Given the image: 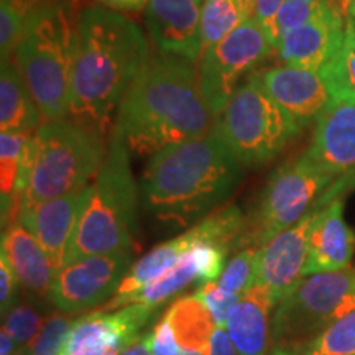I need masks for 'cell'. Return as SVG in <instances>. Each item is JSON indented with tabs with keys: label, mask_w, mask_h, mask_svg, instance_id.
I'll list each match as a JSON object with an SVG mask.
<instances>
[{
	"label": "cell",
	"mask_w": 355,
	"mask_h": 355,
	"mask_svg": "<svg viewBox=\"0 0 355 355\" xmlns=\"http://www.w3.org/2000/svg\"><path fill=\"white\" fill-rule=\"evenodd\" d=\"M148 60L132 19L107 7L84 8L76 21L69 119L104 135Z\"/></svg>",
	"instance_id": "obj_1"
},
{
	"label": "cell",
	"mask_w": 355,
	"mask_h": 355,
	"mask_svg": "<svg viewBox=\"0 0 355 355\" xmlns=\"http://www.w3.org/2000/svg\"><path fill=\"white\" fill-rule=\"evenodd\" d=\"M216 123L194 61L159 55L148 60L128 89L114 127L132 152L152 157L170 145L209 135Z\"/></svg>",
	"instance_id": "obj_2"
},
{
	"label": "cell",
	"mask_w": 355,
	"mask_h": 355,
	"mask_svg": "<svg viewBox=\"0 0 355 355\" xmlns=\"http://www.w3.org/2000/svg\"><path fill=\"white\" fill-rule=\"evenodd\" d=\"M242 175L243 165L214 130L152 155L141 176V202L163 224L191 227L225 206Z\"/></svg>",
	"instance_id": "obj_3"
},
{
	"label": "cell",
	"mask_w": 355,
	"mask_h": 355,
	"mask_svg": "<svg viewBox=\"0 0 355 355\" xmlns=\"http://www.w3.org/2000/svg\"><path fill=\"white\" fill-rule=\"evenodd\" d=\"M128 150L123 135L114 127L105 158L89 186V196L71 235L64 263L87 255L132 254L139 186L132 175Z\"/></svg>",
	"instance_id": "obj_4"
},
{
	"label": "cell",
	"mask_w": 355,
	"mask_h": 355,
	"mask_svg": "<svg viewBox=\"0 0 355 355\" xmlns=\"http://www.w3.org/2000/svg\"><path fill=\"white\" fill-rule=\"evenodd\" d=\"M105 152L102 133L69 117L44 121L33 133L32 166L21 204L50 201L86 188L99 173Z\"/></svg>",
	"instance_id": "obj_5"
},
{
	"label": "cell",
	"mask_w": 355,
	"mask_h": 355,
	"mask_svg": "<svg viewBox=\"0 0 355 355\" xmlns=\"http://www.w3.org/2000/svg\"><path fill=\"white\" fill-rule=\"evenodd\" d=\"M76 25L68 3L53 7L17 44L10 60L19 68L44 121L69 117Z\"/></svg>",
	"instance_id": "obj_6"
},
{
	"label": "cell",
	"mask_w": 355,
	"mask_h": 355,
	"mask_svg": "<svg viewBox=\"0 0 355 355\" xmlns=\"http://www.w3.org/2000/svg\"><path fill=\"white\" fill-rule=\"evenodd\" d=\"M216 130L243 168H250L273 159L301 128L252 74L217 115Z\"/></svg>",
	"instance_id": "obj_7"
},
{
	"label": "cell",
	"mask_w": 355,
	"mask_h": 355,
	"mask_svg": "<svg viewBox=\"0 0 355 355\" xmlns=\"http://www.w3.org/2000/svg\"><path fill=\"white\" fill-rule=\"evenodd\" d=\"M355 309V268L304 277L277 304L273 350L296 352Z\"/></svg>",
	"instance_id": "obj_8"
},
{
	"label": "cell",
	"mask_w": 355,
	"mask_h": 355,
	"mask_svg": "<svg viewBox=\"0 0 355 355\" xmlns=\"http://www.w3.org/2000/svg\"><path fill=\"white\" fill-rule=\"evenodd\" d=\"M336 178L314 165L303 153L279 165L261 191L257 207L247 217L239 250L260 248L318 207Z\"/></svg>",
	"instance_id": "obj_9"
},
{
	"label": "cell",
	"mask_w": 355,
	"mask_h": 355,
	"mask_svg": "<svg viewBox=\"0 0 355 355\" xmlns=\"http://www.w3.org/2000/svg\"><path fill=\"white\" fill-rule=\"evenodd\" d=\"M275 51L272 42L254 19H248L198 60L201 91L212 112L219 115L243 78L257 73Z\"/></svg>",
	"instance_id": "obj_10"
},
{
	"label": "cell",
	"mask_w": 355,
	"mask_h": 355,
	"mask_svg": "<svg viewBox=\"0 0 355 355\" xmlns=\"http://www.w3.org/2000/svg\"><path fill=\"white\" fill-rule=\"evenodd\" d=\"M132 266L130 252L87 255L66 261L58 270L48 300L68 314L104 306Z\"/></svg>",
	"instance_id": "obj_11"
},
{
	"label": "cell",
	"mask_w": 355,
	"mask_h": 355,
	"mask_svg": "<svg viewBox=\"0 0 355 355\" xmlns=\"http://www.w3.org/2000/svg\"><path fill=\"white\" fill-rule=\"evenodd\" d=\"M155 309L146 304H128L78 318L60 355H119L140 336Z\"/></svg>",
	"instance_id": "obj_12"
},
{
	"label": "cell",
	"mask_w": 355,
	"mask_h": 355,
	"mask_svg": "<svg viewBox=\"0 0 355 355\" xmlns=\"http://www.w3.org/2000/svg\"><path fill=\"white\" fill-rule=\"evenodd\" d=\"M318 212L319 206L259 248L255 283L268 288L278 303L306 277L309 237Z\"/></svg>",
	"instance_id": "obj_13"
},
{
	"label": "cell",
	"mask_w": 355,
	"mask_h": 355,
	"mask_svg": "<svg viewBox=\"0 0 355 355\" xmlns=\"http://www.w3.org/2000/svg\"><path fill=\"white\" fill-rule=\"evenodd\" d=\"M314 165L337 178H355V97L332 94L316 119L313 140L304 152Z\"/></svg>",
	"instance_id": "obj_14"
},
{
	"label": "cell",
	"mask_w": 355,
	"mask_h": 355,
	"mask_svg": "<svg viewBox=\"0 0 355 355\" xmlns=\"http://www.w3.org/2000/svg\"><path fill=\"white\" fill-rule=\"evenodd\" d=\"M344 13L331 0L316 17L279 40L275 51L286 66L322 71L340 51L345 38Z\"/></svg>",
	"instance_id": "obj_15"
},
{
	"label": "cell",
	"mask_w": 355,
	"mask_h": 355,
	"mask_svg": "<svg viewBox=\"0 0 355 355\" xmlns=\"http://www.w3.org/2000/svg\"><path fill=\"white\" fill-rule=\"evenodd\" d=\"M255 76L301 130L311 122H316L332 97L329 84L321 71L283 64L261 69Z\"/></svg>",
	"instance_id": "obj_16"
},
{
	"label": "cell",
	"mask_w": 355,
	"mask_h": 355,
	"mask_svg": "<svg viewBox=\"0 0 355 355\" xmlns=\"http://www.w3.org/2000/svg\"><path fill=\"white\" fill-rule=\"evenodd\" d=\"M204 0H148L145 20L162 55L198 61L201 58Z\"/></svg>",
	"instance_id": "obj_17"
},
{
	"label": "cell",
	"mask_w": 355,
	"mask_h": 355,
	"mask_svg": "<svg viewBox=\"0 0 355 355\" xmlns=\"http://www.w3.org/2000/svg\"><path fill=\"white\" fill-rule=\"evenodd\" d=\"M89 186L50 201L20 206L19 220L37 237L58 268L64 265L71 235L89 196Z\"/></svg>",
	"instance_id": "obj_18"
},
{
	"label": "cell",
	"mask_w": 355,
	"mask_h": 355,
	"mask_svg": "<svg viewBox=\"0 0 355 355\" xmlns=\"http://www.w3.org/2000/svg\"><path fill=\"white\" fill-rule=\"evenodd\" d=\"M355 254V232L344 219V198L319 206L309 237L306 277L349 268Z\"/></svg>",
	"instance_id": "obj_19"
},
{
	"label": "cell",
	"mask_w": 355,
	"mask_h": 355,
	"mask_svg": "<svg viewBox=\"0 0 355 355\" xmlns=\"http://www.w3.org/2000/svg\"><path fill=\"white\" fill-rule=\"evenodd\" d=\"M278 301L255 283L243 293L225 324L239 355H270L273 350V313Z\"/></svg>",
	"instance_id": "obj_20"
},
{
	"label": "cell",
	"mask_w": 355,
	"mask_h": 355,
	"mask_svg": "<svg viewBox=\"0 0 355 355\" xmlns=\"http://www.w3.org/2000/svg\"><path fill=\"white\" fill-rule=\"evenodd\" d=\"M0 255L6 257L21 290L37 298H48L60 268L21 220L17 219L7 225L2 235Z\"/></svg>",
	"instance_id": "obj_21"
},
{
	"label": "cell",
	"mask_w": 355,
	"mask_h": 355,
	"mask_svg": "<svg viewBox=\"0 0 355 355\" xmlns=\"http://www.w3.org/2000/svg\"><path fill=\"white\" fill-rule=\"evenodd\" d=\"M194 242H196V232H194L193 225H191L186 232L159 243L153 250H150L139 261L132 263L130 270L123 277L115 295L104 306H101V309L115 311L130 304L137 293L144 290L153 279H157L163 273L168 272L186 252L191 250Z\"/></svg>",
	"instance_id": "obj_22"
},
{
	"label": "cell",
	"mask_w": 355,
	"mask_h": 355,
	"mask_svg": "<svg viewBox=\"0 0 355 355\" xmlns=\"http://www.w3.org/2000/svg\"><path fill=\"white\" fill-rule=\"evenodd\" d=\"M44 115L12 60L2 61L0 69V130L35 133Z\"/></svg>",
	"instance_id": "obj_23"
},
{
	"label": "cell",
	"mask_w": 355,
	"mask_h": 355,
	"mask_svg": "<svg viewBox=\"0 0 355 355\" xmlns=\"http://www.w3.org/2000/svg\"><path fill=\"white\" fill-rule=\"evenodd\" d=\"M165 316L171 324L181 350H199L209 354L216 321L207 306L196 295L176 300L168 306Z\"/></svg>",
	"instance_id": "obj_24"
},
{
	"label": "cell",
	"mask_w": 355,
	"mask_h": 355,
	"mask_svg": "<svg viewBox=\"0 0 355 355\" xmlns=\"http://www.w3.org/2000/svg\"><path fill=\"white\" fill-rule=\"evenodd\" d=\"M63 0H0V55L10 60L17 44Z\"/></svg>",
	"instance_id": "obj_25"
},
{
	"label": "cell",
	"mask_w": 355,
	"mask_h": 355,
	"mask_svg": "<svg viewBox=\"0 0 355 355\" xmlns=\"http://www.w3.org/2000/svg\"><path fill=\"white\" fill-rule=\"evenodd\" d=\"M254 17L248 0H204L201 10V55Z\"/></svg>",
	"instance_id": "obj_26"
},
{
	"label": "cell",
	"mask_w": 355,
	"mask_h": 355,
	"mask_svg": "<svg viewBox=\"0 0 355 355\" xmlns=\"http://www.w3.org/2000/svg\"><path fill=\"white\" fill-rule=\"evenodd\" d=\"M193 282H198V268L191 252H186L168 272L137 293L130 304H146L158 308L159 304L183 291Z\"/></svg>",
	"instance_id": "obj_27"
},
{
	"label": "cell",
	"mask_w": 355,
	"mask_h": 355,
	"mask_svg": "<svg viewBox=\"0 0 355 355\" xmlns=\"http://www.w3.org/2000/svg\"><path fill=\"white\" fill-rule=\"evenodd\" d=\"M277 355H355V309L337 319L316 339L296 352H278Z\"/></svg>",
	"instance_id": "obj_28"
},
{
	"label": "cell",
	"mask_w": 355,
	"mask_h": 355,
	"mask_svg": "<svg viewBox=\"0 0 355 355\" xmlns=\"http://www.w3.org/2000/svg\"><path fill=\"white\" fill-rule=\"evenodd\" d=\"M331 87V94H347L355 97V30L347 20L345 38L334 61L322 71Z\"/></svg>",
	"instance_id": "obj_29"
},
{
	"label": "cell",
	"mask_w": 355,
	"mask_h": 355,
	"mask_svg": "<svg viewBox=\"0 0 355 355\" xmlns=\"http://www.w3.org/2000/svg\"><path fill=\"white\" fill-rule=\"evenodd\" d=\"M2 327H6L8 334L15 340L20 355H26L30 345L37 339L40 329L43 326V314L33 303H20L17 301L2 316Z\"/></svg>",
	"instance_id": "obj_30"
},
{
	"label": "cell",
	"mask_w": 355,
	"mask_h": 355,
	"mask_svg": "<svg viewBox=\"0 0 355 355\" xmlns=\"http://www.w3.org/2000/svg\"><path fill=\"white\" fill-rule=\"evenodd\" d=\"M259 248H242L235 254L217 279L220 291L229 295H243L255 283V268Z\"/></svg>",
	"instance_id": "obj_31"
},
{
	"label": "cell",
	"mask_w": 355,
	"mask_h": 355,
	"mask_svg": "<svg viewBox=\"0 0 355 355\" xmlns=\"http://www.w3.org/2000/svg\"><path fill=\"white\" fill-rule=\"evenodd\" d=\"M74 314L63 313L58 309L51 316L44 318L42 329H40L37 339L30 345L26 355H60L61 349L64 347L71 327L76 319Z\"/></svg>",
	"instance_id": "obj_32"
},
{
	"label": "cell",
	"mask_w": 355,
	"mask_h": 355,
	"mask_svg": "<svg viewBox=\"0 0 355 355\" xmlns=\"http://www.w3.org/2000/svg\"><path fill=\"white\" fill-rule=\"evenodd\" d=\"M331 0H286L275 21V48L279 40L316 17Z\"/></svg>",
	"instance_id": "obj_33"
},
{
	"label": "cell",
	"mask_w": 355,
	"mask_h": 355,
	"mask_svg": "<svg viewBox=\"0 0 355 355\" xmlns=\"http://www.w3.org/2000/svg\"><path fill=\"white\" fill-rule=\"evenodd\" d=\"M193 229L196 232V242H194V245L191 247L189 252L193 255L194 263H196L198 268V282L201 285L202 283L217 282V278L224 272L225 257H227L229 250L225 247L217 245L214 242L201 241L194 225Z\"/></svg>",
	"instance_id": "obj_34"
},
{
	"label": "cell",
	"mask_w": 355,
	"mask_h": 355,
	"mask_svg": "<svg viewBox=\"0 0 355 355\" xmlns=\"http://www.w3.org/2000/svg\"><path fill=\"white\" fill-rule=\"evenodd\" d=\"M194 295H196L198 298L207 306V309L211 311L212 318H214L216 326L219 327H225L230 313H232L242 296V295H229V293L220 291L216 282L202 283Z\"/></svg>",
	"instance_id": "obj_35"
},
{
	"label": "cell",
	"mask_w": 355,
	"mask_h": 355,
	"mask_svg": "<svg viewBox=\"0 0 355 355\" xmlns=\"http://www.w3.org/2000/svg\"><path fill=\"white\" fill-rule=\"evenodd\" d=\"M150 350H152V355H180L181 352L166 316L159 319L153 326V331L150 332Z\"/></svg>",
	"instance_id": "obj_36"
},
{
	"label": "cell",
	"mask_w": 355,
	"mask_h": 355,
	"mask_svg": "<svg viewBox=\"0 0 355 355\" xmlns=\"http://www.w3.org/2000/svg\"><path fill=\"white\" fill-rule=\"evenodd\" d=\"M286 0H255L254 6V19L257 24L260 25V28L266 33V37L270 38L273 48H275V40H273V33H275V21H277L278 12L282 10L283 3Z\"/></svg>",
	"instance_id": "obj_37"
},
{
	"label": "cell",
	"mask_w": 355,
	"mask_h": 355,
	"mask_svg": "<svg viewBox=\"0 0 355 355\" xmlns=\"http://www.w3.org/2000/svg\"><path fill=\"white\" fill-rule=\"evenodd\" d=\"M19 288V282H17L10 265L7 263L6 257L0 255V309H2V316L12 306L17 304Z\"/></svg>",
	"instance_id": "obj_38"
},
{
	"label": "cell",
	"mask_w": 355,
	"mask_h": 355,
	"mask_svg": "<svg viewBox=\"0 0 355 355\" xmlns=\"http://www.w3.org/2000/svg\"><path fill=\"white\" fill-rule=\"evenodd\" d=\"M209 355H239L225 327L216 326L214 334L211 337Z\"/></svg>",
	"instance_id": "obj_39"
},
{
	"label": "cell",
	"mask_w": 355,
	"mask_h": 355,
	"mask_svg": "<svg viewBox=\"0 0 355 355\" xmlns=\"http://www.w3.org/2000/svg\"><path fill=\"white\" fill-rule=\"evenodd\" d=\"M99 2L117 12H139L146 7L148 0H99Z\"/></svg>",
	"instance_id": "obj_40"
},
{
	"label": "cell",
	"mask_w": 355,
	"mask_h": 355,
	"mask_svg": "<svg viewBox=\"0 0 355 355\" xmlns=\"http://www.w3.org/2000/svg\"><path fill=\"white\" fill-rule=\"evenodd\" d=\"M119 355H152V350H150V334H140Z\"/></svg>",
	"instance_id": "obj_41"
},
{
	"label": "cell",
	"mask_w": 355,
	"mask_h": 355,
	"mask_svg": "<svg viewBox=\"0 0 355 355\" xmlns=\"http://www.w3.org/2000/svg\"><path fill=\"white\" fill-rule=\"evenodd\" d=\"M0 350H2V355H13L19 352L15 340L8 334L6 327H2V332H0Z\"/></svg>",
	"instance_id": "obj_42"
},
{
	"label": "cell",
	"mask_w": 355,
	"mask_h": 355,
	"mask_svg": "<svg viewBox=\"0 0 355 355\" xmlns=\"http://www.w3.org/2000/svg\"><path fill=\"white\" fill-rule=\"evenodd\" d=\"M343 13L347 19H354L355 20V0H349L347 3L343 7Z\"/></svg>",
	"instance_id": "obj_43"
},
{
	"label": "cell",
	"mask_w": 355,
	"mask_h": 355,
	"mask_svg": "<svg viewBox=\"0 0 355 355\" xmlns=\"http://www.w3.org/2000/svg\"><path fill=\"white\" fill-rule=\"evenodd\" d=\"M180 355H209V354L199 352V350H181Z\"/></svg>",
	"instance_id": "obj_44"
},
{
	"label": "cell",
	"mask_w": 355,
	"mask_h": 355,
	"mask_svg": "<svg viewBox=\"0 0 355 355\" xmlns=\"http://www.w3.org/2000/svg\"><path fill=\"white\" fill-rule=\"evenodd\" d=\"M334 2L337 3V6H339V8H340V10H343V7L345 6V3H347V2H349V0H334Z\"/></svg>",
	"instance_id": "obj_45"
},
{
	"label": "cell",
	"mask_w": 355,
	"mask_h": 355,
	"mask_svg": "<svg viewBox=\"0 0 355 355\" xmlns=\"http://www.w3.org/2000/svg\"><path fill=\"white\" fill-rule=\"evenodd\" d=\"M349 21H350V24H352V26H354V30H355V20L354 19H347Z\"/></svg>",
	"instance_id": "obj_46"
},
{
	"label": "cell",
	"mask_w": 355,
	"mask_h": 355,
	"mask_svg": "<svg viewBox=\"0 0 355 355\" xmlns=\"http://www.w3.org/2000/svg\"><path fill=\"white\" fill-rule=\"evenodd\" d=\"M248 2H252V3H254V6H255V0H248Z\"/></svg>",
	"instance_id": "obj_47"
},
{
	"label": "cell",
	"mask_w": 355,
	"mask_h": 355,
	"mask_svg": "<svg viewBox=\"0 0 355 355\" xmlns=\"http://www.w3.org/2000/svg\"><path fill=\"white\" fill-rule=\"evenodd\" d=\"M270 355H277V354H273V352H272V354H270Z\"/></svg>",
	"instance_id": "obj_48"
},
{
	"label": "cell",
	"mask_w": 355,
	"mask_h": 355,
	"mask_svg": "<svg viewBox=\"0 0 355 355\" xmlns=\"http://www.w3.org/2000/svg\"><path fill=\"white\" fill-rule=\"evenodd\" d=\"M13 355H20V354H13Z\"/></svg>",
	"instance_id": "obj_49"
}]
</instances>
